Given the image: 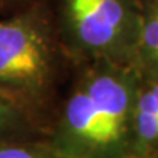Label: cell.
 Returning <instances> with one entry per match:
<instances>
[{
  "label": "cell",
  "mask_w": 158,
  "mask_h": 158,
  "mask_svg": "<svg viewBox=\"0 0 158 158\" xmlns=\"http://www.w3.org/2000/svg\"><path fill=\"white\" fill-rule=\"evenodd\" d=\"M138 2L142 23L133 68L141 76L158 78V0Z\"/></svg>",
  "instance_id": "5b68a950"
},
{
  "label": "cell",
  "mask_w": 158,
  "mask_h": 158,
  "mask_svg": "<svg viewBox=\"0 0 158 158\" xmlns=\"http://www.w3.org/2000/svg\"><path fill=\"white\" fill-rule=\"evenodd\" d=\"M132 154L158 157V78L139 75L133 107Z\"/></svg>",
  "instance_id": "277c9868"
},
{
  "label": "cell",
  "mask_w": 158,
  "mask_h": 158,
  "mask_svg": "<svg viewBox=\"0 0 158 158\" xmlns=\"http://www.w3.org/2000/svg\"><path fill=\"white\" fill-rule=\"evenodd\" d=\"M73 64L57 35L50 0L0 16V92L47 126L60 104Z\"/></svg>",
  "instance_id": "7a4b0ae2"
},
{
  "label": "cell",
  "mask_w": 158,
  "mask_h": 158,
  "mask_svg": "<svg viewBox=\"0 0 158 158\" xmlns=\"http://www.w3.org/2000/svg\"><path fill=\"white\" fill-rule=\"evenodd\" d=\"M50 7L73 68L94 60L133 66L142 23L138 0H50Z\"/></svg>",
  "instance_id": "3957f363"
},
{
  "label": "cell",
  "mask_w": 158,
  "mask_h": 158,
  "mask_svg": "<svg viewBox=\"0 0 158 158\" xmlns=\"http://www.w3.org/2000/svg\"><path fill=\"white\" fill-rule=\"evenodd\" d=\"M127 158H158V157H149V155H135V154H132V155H129Z\"/></svg>",
  "instance_id": "9c48e42d"
},
{
  "label": "cell",
  "mask_w": 158,
  "mask_h": 158,
  "mask_svg": "<svg viewBox=\"0 0 158 158\" xmlns=\"http://www.w3.org/2000/svg\"><path fill=\"white\" fill-rule=\"evenodd\" d=\"M139 73L133 66L94 60L73 68L47 141L60 158H127Z\"/></svg>",
  "instance_id": "6da1fadb"
},
{
  "label": "cell",
  "mask_w": 158,
  "mask_h": 158,
  "mask_svg": "<svg viewBox=\"0 0 158 158\" xmlns=\"http://www.w3.org/2000/svg\"><path fill=\"white\" fill-rule=\"evenodd\" d=\"M0 158H60L45 136L3 138L0 139Z\"/></svg>",
  "instance_id": "52a82bcc"
},
{
  "label": "cell",
  "mask_w": 158,
  "mask_h": 158,
  "mask_svg": "<svg viewBox=\"0 0 158 158\" xmlns=\"http://www.w3.org/2000/svg\"><path fill=\"white\" fill-rule=\"evenodd\" d=\"M37 0H0V16L5 15H10L13 12H18L27 7V6L32 5Z\"/></svg>",
  "instance_id": "ba28073f"
},
{
  "label": "cell",
  "mask_w": 158,
  "mask_h": 158,
  "mask_svg": "<svg viewBox=\"0 0 158 158\" xmlns=\"http://www.w3.org/2000/svg\"><path fill=\"white\" fill-rule=\"evenodd\" d=\"M35 136L47 138V126L21 102L0 92V139Z\"/></svg>",
  "instance_id": "8992f818"
}]
</instances>
